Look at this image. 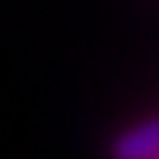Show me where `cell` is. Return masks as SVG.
Returning a JSON list of instances; mask_svg holds the SVG:
<instances>
[{"label": "cell", "instance_id": "2", "mask_svg": "<svg viewBox=\"0 0 159 159\" xmlns=\"http://www.w3.org/2000/svg\"><path fill=\"white\" fill-rule=\"evenodd\" d=\"M152 159H159V152H156V156H152Z\"/></svg>", "mask_w": 159, "mask_h": 159}, {"label": "cell", "instance_id": "1", "mask_svg": "<svg viewBox=\"0 0 159 159\" xmlns=\"http://www.w3.org/2000/svg\"><path fill=\"white\" fill-rule=\"evenodd\" d=\"M159 152V114L125 125L107 145V159H152Z\"/></svg>", "mask_w": 159, "mask_h": 159}]
</instances>
